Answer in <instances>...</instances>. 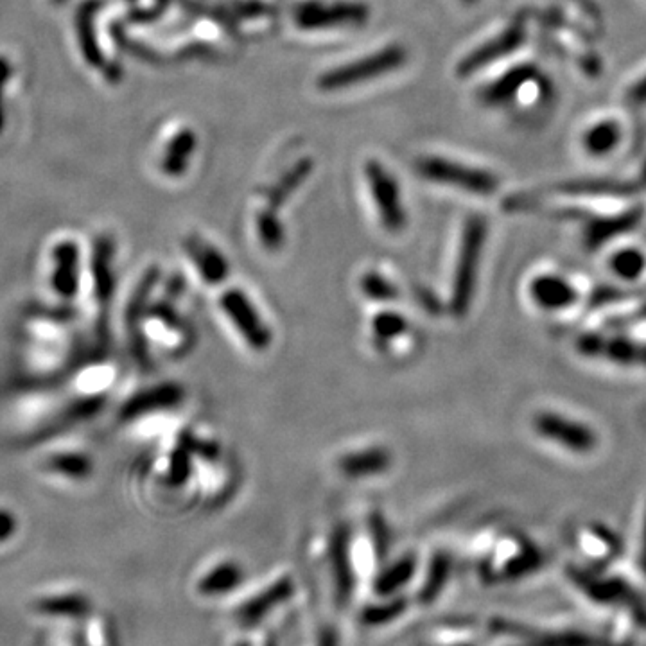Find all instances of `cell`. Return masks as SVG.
I'll return each instance as SVG.
<instances>
[{"label": "cell", "instance_id": "ba28073f", "mask_svg": "<svg viewBox=\"0 0 646 646\" xmlns=\"http://www.w3.org/2000/svg\"><path fill=\"white\" fill-rule=\"evenodd\" d=\"M368 8L363 2H306L295 11V22L306 31L327 27L358 26L367 22Z\"/></svg>", "mask_w": 646, "mask_h": 646}, {"label": "cell", "instance_id": "9a60e30c", "mask_svg": "<svg viewBox=\"0 0 646 646\" xmlns=\"http://www.w3.org/2000/svg\"><path fill=\"white\" fill-rule=\"evenodd\" d=\"M390 463H392V456L386 449L368 447V449H361V451L341 456L338 469L347 478L363 480V478H372V476L385 472L390 467Z\"/></svg>", "mask_w": 646, "mask_h": 646}, {"label": "cell", "instance_id": "ffe728a7", "mask_svg": "<svg viewBox=\"0 0 646 646\" xmlns=\"http://www.w3.org/2000/svg\"><path fill=\"white\" fill-rule=\"evenodd\" d=\"M349 532L338 528L331 541L332 571L338 585V593L349 594L352 589V566H350Z\"/></svg>", "mask_w": 646, "mask_h": 646}, {"label": "cell", "instance_id": "d4e9b609", "mask_svg": "<svg viewBox=\"0 0 646 646\" xmlns=\"http://www.w3.org/2000/svg\"><path fill=\"white\" fill-rule=\"evenodd\" d=\"M194 146H196V137L193 131H182L171 140L166 153V162H164L167 175H182L185 166L189 164V158L193 155Z\"/></svg>", "mask_w": 646, "mask_h": 646}, {"label": "cell", "instance_id": "1f68e13d", "mask_svg": "<svg viewBox=\"0 0 646 646\" xmlns=\"http://www.w3.org/2000/svg\"><path fill=\"white\" fill-rule=\"evenodd\" d=\"M542 564V555L535 548H526L523 553H519L516 559L510 560L507 568L503 569V575L508 578H519L532 573ZM501 575V577H503Z\"/></svg>", "mask_w": 646, "mask_h": 646}, {"label": "cell", "instance_id": "44dd1931", "mask_svg": "<svg viewBox=\"0 0 646 646\" xmlns=\"http://www.w3.org/2000/svg\"><path fill=\"white\" fill-rule=\"evenodd\" d=\"M243 569L236 562H223L209 573L200 582V591L203 594H225L234 591V587L241 584Z\"/></svg>", "mask_w": 646, "mask_h": 646}, {"label": "cell", "instance_id": "f1b7e54d", "mask_svg": "<svg viewBox=\"0 0 646 646\" xmlns=\"http://www.w3.org/2000/svg\"><path fill=\"white\" fill-rule=\"evenodd\" d=\"M361 291L370 300H377V302H390L393 298L399 297V289L392 280L386 279L377 271H368L367 275H363Z\"/></svg>", "mask_w": 646, "mask_h": 646}, {"label": "cell", "instance_id": "484cf974", "mask_svg": "<svg viewBox=\"0 0 646 646\" xmlns=\"http://www.w3.org/2000/svg\"><path fill=\"white\" fill-rule=\"evenodd\" d=\"M257 225V236L261 239L262 246L270 252H277L284 246V228L280 225L279 218H277V210L264 209L257 214L255 219Z\"/></svg>", "mask_w": 646, "mask_h": 646}, {"label": "cell", "instance_id": "3957f363", "mask_svg": "<svg viewBox=\"0 0 646 646\" xmlns=\"http://www.w3.org/2000/svg\"><path fill=\"white\" fill-rule=\"evenodd\" d=\"M422 178L437 184L453 185L471 194L489 196L498 189V178L478 167L465 166L442 157H424L417 162Z\"/></svg>", "mask_w": 646, "mask_h": 646}, {"label": "cell", "instance_id": "7c38bea8", "mask_svg": "<svg viewBox=\"0 0 646 646\" xmlns=\"http://www.w3.org/2000/svg\"><path fill=\"white\" fill-rule=\"evenodd\" d=\"M530 298L533 304L544 311H562L577 302V289L569 280L555 275L542 273L530 282Z\"/></svg>", "mask_w": 646, "mask_h": 646}, {"label": "cell", "instance_id": "e0dca14e", "mask_svg": "<svg viewBox=\"0 0 646 646\" xmlns=\"http://www.w3.org/2000/svg\"><path fill=\"white\" fill-rule=\"evenodd\" d=\"M42 471L58 480L83 481L90 476L92 462L79 451H54L42 462Z\"/></svg>", "mask_w": 646, "mask_h": 646}, {"label": "cell", "instance_id": "30bf717a", "mask_svg": "<svg viewBox=\"0 0 646 646\" xmlns=\"http://www.w3.org/2000/svg\"><path fill=\"white\" fill-rule=\"evenodd\" d=\"M578 349L585 356H603L620 365H643L646 367V345L625 338H607L587 334L578 341Z\"/></svg>", "mask_w": 646, "mask_h": 646}, {"label": "cell", "instance_id": "ac0fdd59", "mask_svg": "<svg viewBox=\"0 0 646 646\" xmlns=\"http://www.w3.org/2000/svg\"><path fill=\"white\" fill-rule=\"evenodd\" d=\"M535 76H537V69L533 65L514 67V69L508 70L505 76L496 79L492 85L481 92V101L485 105L492 106L508 103L510 99L516 97L523 85L535 79Z\"/></svg>", "mask_w": 646, "mask_h": 646}, {"label": "cell", "instance_id": "f546056e", "mask_svg": "<svg viewBox=\"0 0 646 646\" xmlns=\"http://www.w3.org/2000/svg\"><path fill=\"white\" fill-rule=\"evenodd\" d=\"M406 329H408L406 318L393 311H383L372 320V332L379 341L395 340L402 336Z\"/></svg>", "mask_w": 646, "mask_h": 646}, {"label": "cell", "instance_id": "5bb4252c", "mask_svg": "<svg viewBox=\"0 0 646 646\" xmlns=\"http://www.w3.org/2000/svg\"><path fill=\"white\" fill-rule=\"evenodd\" d=\"M185 250H187V254L191 255V261L200 273L201 279L205 280L207 284H221L223 280L227 279L230 266H228L225 255L221 254L218 248H214L203 239L191 237L185 243Z\"/></svg>", "mask_w": 646, "mask_h": 646}, {"label": "cell", "instance_id": "7402d4cb", "mask_svg": "<svg viewBox=\"0 0 646 646\" xmlns=\"http://www.w3.org/2000/svg\"><path fill=\"white\" fill-rule=\"evenodd\" d=\"M621 128L620 124L605 121L593 126L591 130L584 135V148L591 155H607L612 149L620 144Z\"/></svg>", "mask_w": 646, "mask_h": 646}, {"label": "cell", "instance_id": "7a4b0ae2", "mask_svg": "<svg viewBox=\"0 0 646 646\" xmlns=\"http://www.w3.org/2000/svg\"><path fill=\"white\" fill-rule=\"evenodd\" d=\"M406 62V49L401 45H388L377 53L368 54L361 60L345 63L336 69L327 70L318 79V87L325 92H336L343 88L354 87L370 79L381 78L399 69Z\"/></svg>", "mask_w": 646, "mask_h": 646}, {"label": "cell", "instance_id": "d6a6232c", "mask_svg": "<svg viewBox=\"0 0 646 646\" xmlns=\"http://www.w3.org/2000/svg\"><path fill=\"white\" fill-rule=\"evenodd\" d=\"M630 103H646V76L639 79L638 83L632 87L629 94Z\"/></svg>", "mask_w": 646, "mask_h": 646}, {"label": "cell", "instance_id": "52a82bcc", "mask_svg": "<svg viewBox=\"0 0 646 646\" xmlns=\"http://www.w3.org/2000/svg\"><path fill=\"white\" fill-rule=\"evenodd\" d=\"M219 306L252 349L262 352L270 347V327L262 320L252 300L246 297L241 289L225 291L219 298Z\"/></svg>", "mask_w": 646, "mask_h": 646}, {"label": "cell", "instance_id": "836d02e7", "mask_svg": "<svg viewBox=\"0 0 646 646\" xmlns=\"http://www.w3.org/2000/svg\"><path fill=\"white\" fill-rule=\"evenodd\" d=\"M639 564H641V569L646 575V514H645V524H643V539H641V555H639Z\"/></svg>", "mask_w": 646, "mask_h": 646}, {"label": "cell", "instance_id": "cb8c5ba5", "mask_svg": "<svg viewBox=\"0 0 646 646\" xmlns=\"http://www.w3.org/2000/svg\"><path fill=\"white\" fill-rule=\"evenodd\" d=\"M415 568H417V562H415V559L411 555H406L402 559L395 560L392 566H388L377 577V593L392 594L393 591H397L402 585L408 584L411 577H413V573H415Z\"/></svg>", "mask_w": 646, "mask_h": 646}, {"label": "cell", "instance_id": "5b68a950", "mask_svg": "<svg viewBox=\"0 0 646 646\" xmlns=\"http://www.w3.org/2000/svg\"><path fill=\"white\" fill-rule=\"evenodd\" d=\"M365 178L383 227L392 234L402 232L406 227L408 216L402 205L399 185L395 182L392 173L386 171V167L379 164L377 160H368L365 164Z\"/></svg>", "mask_w": 646, "mask_h": 646}, {"label": "cell", "instance_id": "277c9868", "mask_svg": "<svg viewBox=\"0 0 646 646\" xmlns=\"http://www.w3.org/2000/svg\"><path fill=\"white\" fill-rule=\"evenodd\" d=\"M569 578L580 587V591L600 605H616L625 607L639 625L646 627V605L629 584L620 578L598 577L591 571L582 569H569Z\"/></svg>", "mask_w": 646, "mask_h": 646}, {"label": "cell", "instance_id": "6da1fadb", "mask_svg": "<svg viewBox=\"0 0 646 646\" xmlns=\"http://www.w3.org/2000/svg\"><path fill=\"white\" fill-rule=\"evenodd\" d=\"M487 237V221L481 216H471L465 221L458 261L454 268L451 309L456 318H463L471 309L472 297L476 293L481 252Z\"/></svg>", "mask_w": 646, "mask_h": 646}, {"label": "cell", "instance_id": "d6986e66", "mask_svg": "<svg viewBox=\"0 0 646 646\" xmlns=\"http://www.w3.org/2000/svg\"><path fill=\"white\" fill-rule=\"evenodd\" d=\"M311 171H313V160L302 158L289 169L286 175L280 176L279 182L271 187L270 194H268L270 209H280L293 194L297 193L298 187L306 182Z\"/></svg>", "mask_w": 646, "mask_h": 646}, {"label": "cell", "instance_id": "4fadbf2b", "mask_svg": "<svg viewBox=\"0 0 646 646\" xmlns=\"http://www.w3.org/2000/svg\"><path fill=\"white\" fill-rule=\"evenodd\" d=\"M643 216V210L632 209L623 212L614 218L587 219L584 230V245L587 250H598L603 243L611 241L614 237L623 236L632 228L638 227Z\"/></svg>", "mask_w": 646, "mask_h": 646}, {"label": "cell", "instance_id": "9c48e42d", "mask_svg": "<svg viewBox=\"0 0 646 646\" xmlns=\"http://www.w3.org/2000/svg\"><path fill=\"white\" fill-rule=\"evenodd\" d=\"M524 36H526V31H524L523 24L514 22L503 33H499L489 42H485L478 49H474L472 53L467 54L462 62L458 63L456 74L460 78H467L474 72L485 69L487 65L498 62L499 58L508 56V54H512L516 49H519L523 45Z\"/></svg>", "mask_w": 646, "mask_h": 646}, {"label": "cell", "instance_id": "4dcf8cb0", "mask_svg": "<svg viewBox=\"0 0 646 646\" xmlns=\"http://www.w3.org/2000/svg\"><path fill=\"white\" fill-rule=\"evenodd\" d=\"M449 571H451V559L447 555H444V553H440V555H437L433 559L431 566H429L428 578H426L424 587H422V596L424 598L437 596L440 587L447 582Z\"/></svg>", "mask_w": 646, "mask_h": 646}, {"label": "cell", "instance_id": "e575fe53", "mask_svg": "<svg viewBox=\"0 0 646 646\" xmlns=\"http://www.w3.org/2000/svg\"><path fill=\"white\" fill-rule=\"evenodd\" d=\"M463 2H465V4H474L476 0H463Z\"/></svg>", "mask_w": 646, "mask_h": 646}, {"label": "cell", "instance_id": "8fae6325", "mask_svg": "<svg viewBox=\"0 0 646 646\" xmlns=\"http://www.w3.org/2000/svg\"><path fill=\"white\" fill-rule=\"evenodd\" d=\"M76 246H60L54 250L53 268L49 273V289L62 302H69L81 291L83 273L79 268Z\"/></svg>", "mask_w": 646, "mask_h": 646}, {"label": "cell", "instance_id": "2e32d148", "mask_svg": "<svg viewBox=\"0 0 646 646\" xmlns=\"http://www.w3.org/2000/svg\"><path fill=\"white\" fill-rule=\"evenodd\" d=\"M184 399V390L178 385H160L153 386L151 390L139 393L135 399L128 401L124 406L123 419H139L144 413L151 411L167 410L180 404Z\"/></svg>", "mask_w": 646, "mask_h": 646}, {"label": "cell", "instance_id": "83f0119b", "mask_svg": "<svg viewBox=\"0 0 646 646\" xmlns=\"http://www.w3.org/2000/svg\"><path fill=\"white\" fill-rule=\"evenodd\" d=\"M611 270L623 280H638L646 270V257L636 248H625L612 255Z\"/></svg>", "mask_w": 646, "mask_h": 646}, {"label": "cell", "instance_id": "603a6c76", "mask_svg": "<svg viewBox=\"0 0 646 646\" xmlns=\"http://www.w3.org/2000/svg\"><path fill=\"white\" fill-rule=\"evenodd\" d=\"M521 646H621L612 643L609 639L598 638L593 634H585L580 630H568L557 634H544L530 639Z\"/></svg>", "mask_w": 646, "mask_h": 646}, {"label": "cell", "instance_id": "4316f807", "mask_svg": "<svg viewBox=\"0 0 646 646\" xmlns=\"http://www.w3.org/2000/svg\"><path fill=\"white\" fill-rule=\"evenodd\" d=\"M291 591H293L291 580H289V578H282L279 582H275V584L270 585L264 593L257 594L255 598H252L250 603H248L246 607H243L241 614H243L245 618H257L261 612L268 611L271 605H275V602L284 600L286 596L291 594ZM245 618H243V620H245Z\"/></svg>", "mask_w": 646, "mask_h": 646}, {"label": "cell", "instance_id": "8992f818", "mask_svg": "<svg viewBox=\"0 0 646 646\" xmlns=\"http://www.w3.org/2000/svg\"><path fill=\"white\" fill-rule=\"evenodd\" d=\"M533 426L542 438L550 440L569 453L589 454L598 447V435L594 433L593 428L560 413L542 411L533 420Z\"/></svg>", "mask_w": 646, "mask_h": 646}]
</instances>
